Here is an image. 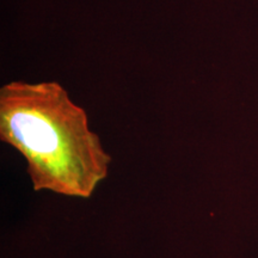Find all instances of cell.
I'll return each instance as SVG.
<instances>
[{
	"instance_id": "obj_1",
	"label": "cell",
	"mask_w": 258,
	"mask_h": 258,
	"mask_svg": "<svg viewBox=\"0 0 258 258\" xmlns=\"http://www.w3.org/2000/svg\"><path fill=\"white\" fill-rule=\"evenodd\" d=\"M0 140L24 158L35 191L90 199L111 156L88 112L55 80H14L0 89Z\"/></svg>"
}]
</instances>
